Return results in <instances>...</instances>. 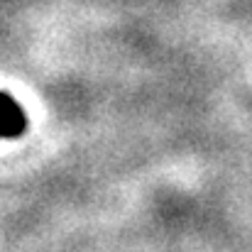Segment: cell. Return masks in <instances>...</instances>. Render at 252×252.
<instances>
[{
  "mask_svg": "<svg viewBox=\"0 0 252 252\" xmlns=\"http://www.w3.org/2000/svg\"><path fill=\"white\" fill-rule=\"evenodd\" d=\"M27 127L25 110L15 103L12 95L0 93V137H17Z\"/></svg>",
  "mask_w": 252,
  "mask_h": 252,
  "instance_id": "1",
  "label": "cell"
}]
</instances>
